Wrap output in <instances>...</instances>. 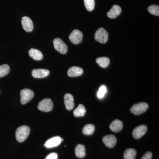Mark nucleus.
<instances>
[{
	"mask_svg": "<svg viewBox=\"0 0 159 159\" xmlns=\"http://www.w3.org/2000/svg\"><path fill=\"white\" fill-rule=\"evenodd\" d=\"M54 104L51 99H44L39 103L38 108L40 111L44 112H49L52 110Z\"/></svg>",
	"mask_w": 159,
	"mask_h": 159,
	"instance_id": "39448f33",
	"label": "nucleus"
},
{
	"mask_svg": "<svg viewBox=\"0 0 159 159\" xmlns=\"http://www.w3.org/2000/svg\"><path fill=\"white\" fill-rule=\"evenodd\" d=\"M22 25L23 29L27 32H31L33 29V24L30 18L28 16H24L22 18Z\"/></svg>",
	"mask_w": 159,
	"mask_h": 159,
	"instance_id": "f8f14e48",
	"label": "nucleus"
},
{
	"mask_svg": "<svg viewBox=\"0 0 159 159\" xmlns=\"http://www.w3.org/2000/svg\"><path fill=\"white\" fill-rule=\"evenodd\" d=\"M122 11L121 7L118 5H114L111 9L107 13V16L111 19L115 18L117 17Z\"/></svg>",
	"mask_w": 159,
	"mask_h": 159,
	"instance_id": "4468645a",
	"label": "nucleus"
},
{
	"mask_svg": "<svg viewBox=\"0 0 159 159\" xmlns=\"http://www.w3.org/2000/svg\"><path fill=\"white\" fill-rule=\"evenodd\" d=\"M57 154L56 152H52L47 156L45 159H57Z\"/></svg>",
	"mask_w": 159,
	"mask_h": 159,
	"instance_id": "bb28decb",
	"label": "nucleus"
},
{
	"mask_svg": "<svg viewBox=\"0 0 159 159\" xmlns=\"http://www.w3.org/2000/svg\"><path fill=\"white\" fill-rule=\"evenodd\" d=\"M64 102L66 108L68 110H71L74 108V98L71 94L67 93L65 95Z\"/></svg>",
	"mask_w": 159,
	"mask_h": 159,
	"instance_id": "ddd939ff",
	"label": "nucleus"
},
{
	"mask_svg": "<svg viewBox=\"0 0 159 159\" xmlns=\"http://www.w3.org/2000/svg\"><path fill=\"white\" fill-rule=\"evenodd\" d=\"M95 39L101 43H105L108 41V32L103 28H99L95 33Z\"/></svg>",
	"mask_w": 159,
	"mask_h": 159,
	"instance_id": "f03ea898",
	"label": "nucleus"
},
{
	"mask_svg": "<svg viewBox=\"0 0 159 159\" xmlns=\"http://www.w3.org/2000/svg\"><path fill=\"white\" fill-rule=\"evenodd\" d=\"M83 35L81 31L79 30L75 29L72 31L69 36V39L72 43L78 44L82 42Z\"/></svg>",
	"mask_w": 159,
	"mask_h": 159,
	"instance_id": "0eeeda50",
	"label": "nucleus"
},
{
	"mask_svg": "<svg viewBox=\"0 0 159 159\" xmlns=\"http://www.w3.org/2000/svg\"><path fill=\"white\" fill-rule=\"evenodd\" d=\"M29 56L35 60H41L43 57L42 53L37 49L31 48L29 51Z\"/></svg>",
	"mask_w": 159,
	"mask_h": 159,
	"instance_id": "f3484780",
	"label": "nucleus"
},
{
	"mask_svg": "<svg viewBox=\"0 0 159 159\" xmlns=\"http://www.w3.org/2000/svg\"><path fill=\"white\" fill-rule=\"evenodd\" d=\"M95 131V126L93 124H89L85 125L83 129V133L85 135H90L93 133Z\"/></svg>",
	"mask_w": 159,
	"mask_h": 159,
	"instance_id": "4be33fe9",
	"label": "nucleus"
},
{
	"mask_svg": "<svg viewBox=\"0 0 159 159\" xmlns=\"http://www.w3.org/2000/svg\"><path fill=\"white\" fill-rule=\"evenodd\" d=\"M107 90L106 87L105 85H102L99 88V91L97 93V97L99 99H101L103 98L105 96V94L106 93Z\"/></svg>",
	"mask_w": 159,
	"mask_h": 159,
	"instance_id": "a878e982",
	"label": "nucleus"
},
{
	"mask_svg": "<svg viewBox=\"0 0 159 159\" xmlns=\"http://www.w3.org/2000/svg\"><path fill=\"white\" fill-rule=\"evenodd\" d=\"M96 62L101 67L106 68L109 65L110 59L107 57H99L96 59Z\"/></svg>",
	"mask_w": 159,
	"mask_h": 159,
	"instance_id": "412c9836",
	"label": "nucleus"
},
{
	"mask_svg": "<svg viewBox=\"0 0 159 159\" xmlns=\"http://www.w3.org/2000/svg\"><path fill=\"white\" fill-rule=\"evenodd\" d=\"M148 12L154 15L159 16V6L158 5H152L149 6L148 8Z\"/></svg>",
	"mask_w": 159,
	"mask_h": 159,
	"instance_id": "393cba45",
	"label": "nucleus"
},
{
	"mask_svg": "<svg viewBox=\"0 0 159 159\" xmlns=\"http://www.w3.org/2000/svg\"><path fill=\"white\" fill-rule=\"evenodd\" d=\"M147 130V126L146 125H139L134 129L132 135L135 139H139L146 133Z\"/></svg>",
	"mask_w": 159,
	"mask_h": 159,
	"instance_id": "6e6552de",
	"label": "nucleus"
},
{
	"mask_svg": "<svg viewBox=\"0 0 159 159\" xmlns=\"http://www.w3.org/2000/svg\"><path fill=\"white\" fill-rule=\"evenodd\" d=\"M137 151L134 148H128L124 152V159H135L136 157Z\"/></svg>",
	"mask_w": 159,
	"mask_h": 159,
	"instance_id": "6ab92c4d",
	"label": "nucleus"
},
{
	"mask_svg": "<svg viewBox=\"0 0 159 159\" xmlns=\"http://www.w3.org/2000/svg\"><path fill=\"white\" fill-rule=\"evenodd\" d=\"M103 143L110 148H113L117 143V139L113 135L109 134L102 138Z\"/></svg>",
	"mask_w": 159,
	"mask_h": 159,
	"instance_id": "9d476101",
	"label": "nucleus"
},
{
	"mask_svg": "<svg viewBox=\"0 0 159 159\" xmlns=\"http://www.w3.org/2000/svg\"><path fill=\"white\" fill-rule=\"evenodd\" d=\"M86 112V110L83 104H80L74 111V115L75 117L84 116Z\"/></svg>",
	"mask_w": 159,
	"mask_h": 159,
	"instance_id": "aec40b11",
	"label": "nucleus"
},
{
	"mask_svg": "<svg viewBox=\"0 0 159 159\" xmlns=\"http://www.w3.org/2000/svg\"><path fill=\"white\" fill-rule=\"evenodd\" d=\"M75 152L76 156L80 158L84 157L86 155L85 148L84 145L78 144L75 148Z\"/></svg>",
	"mask_w": 159,
	"mask_h": 159,
	"instance_id": "a211bd4d",
	"label": "nucleus"
},
{
	"mask_svg": "<svg viewBox=\"0 0 159 159\" xmlns=\"http://www.w3.org/2000/svg\"><path fill=\"white\" fill-rule=\"evenodd\" d=\"M148 107V104L146 102H139L130 108V111L134 115H141L146 111Z\"/></svg>",
	"mask_w": 159,
	"mask_h": 159,
	"instance_id": "423d86ee",
	"label": "nucleus"
},
{
	"mask_svg": "<svg viewBox=\"0 0 159 159\" xmlns=\"http://www.w3.org/2000/svg\"><path fill=\"white\" fill-rule=\"evenodd\" d=\"M50 74L49 70L46 69H34L32 71V75L36 78H42L48 77Z\"/></svg>",
	"mask_w": 159,
	"mask_h": 159,
	"instance_id": "9b49d317",
	"label": "nucleus"
},
{
	"mask_svg": "<svg viewBox=\"0 0 159 159\" xmlns=\"http://www.w3.org/2000/svg\"><path fill=\"white\" fill-rule=\"evenodd\" d=\"M63 141V139L60 137L56 136L51 138L46 142L44 146L48 148H53L57 147L61 144V142Z\"/></svg>",
	"mask_w": 159,
	"mask_h": 159,
	"instance_id": "1a4fd4ad",
	"label": "nucleus"
},
{
	"mask_svg": "<svg viewBox=\"0 0 159 159\" xmlns=\"http://www.w3.org/2000/svg\"><path fill=\"white\" fill-rule=\"evenodd\" d=\"M83 74V70L81 68L77 66L71 67L67 72L69 77H75L80 76Z\"/></svg>",
	"mask_w": 159,
	"mask_h": 159,
	"instance_id": "2eb2a0df",
	"label": "nucleus"
},
{
	"mask_svg": "<svg viewBox=\"0 0 159 159\" xmlns=\"http://www.w3.org/2000/svg\"><path fill=\"white\" fill-rule=\"evenodd\" d=\"M54 49L61 54H65L68 51L67 45L61 39L56 38L53 40Z\"/></svg>",
	"mask_w": 159,
	"mask_h": 159,
	"instance_id": "7ed1b4c3",
	"label": "nucleus"
},
{
	"mask_svg": "<svg viewBox=\"0 0 159 159\" xmlns=\"http://www.w3.org/2000/svg\"><path fill=\"white\" fill-rule=\"evenodd\" d=\"M152 153L150 152H147L143 156L141 159H151L152 157Z\"/></svg>",
	"mask_w": 159,
	"mask_h": 159,
	"instance_id": "cd10ccee",
	"label": "nucleus"
},
{
	"mask_svg": "<svg viewBox=\"0 0 159 159\" xmlns=\"http://www.w3.org/2000/svg\"><path fill=\"white\" fill-rule=\"evenodd\" d=\"M20 102L21 104H25L29 102L34 96L33 91L29 89H25L20 92Z\"/></svg>",
	"mask_w": 159,
	"mask_h": 159,
	"instance_id": "20e7f679",
	"label": "nucleus"
},
{
	"mask_svg": "<svg viewBox=\"0 0 159 159\" xmlns=\"http://www.w3.org/2000/svg\"><path fill=\"white\" fill-rule=\"evenodd\" d=\"M30 129L27 125H22L17 129L16 132V140L19 142H24L29 136Z\"/></svg>",
	"mask_w": 159,
	"mask_h": 159,
	"instance_id": "f257e3e1",
	"label": "nucleus"
},
{
	"mask_svg": "<svg viewBox=\"0 0 159 159\" xmlns=\"http://www.w3.org/2000/svg\"><path fill=\"white\" fill-rule=\"evenodd\" d=\"M10 71V67L7 64H3L0 65V78L4 77L9 74Z\"/></svg>",
	"mask_w": 159,
	"mask_h": 159,
	"instance_id": "5701e85b",
	"label": "nucleus"
},
{
	"mask_svg": "<svg viewBox=\"0 0 159 159\" xmlns=\"http://www.w3.org/2000/svg\"><path fill=\"white\" fill-rule=\"evenodd\" d=\"M84 6L87 10L92 11L95 8V0H84Z\"/></svg>",
	"mask_w": 159,
	"mask_h": 159,
	"instance_id": "b1692460",
	"label": "nucleus"
},
{
	"mask_svg": "<svg viewBox=\"0 0 159 159\" xmlns=\"http://www.w3.org/2000/svg\"><path fill=\"white\" fill-rule=\"evenodd\" d=\"M123 128V123L119 119L114 120L110 125V128L114 132H119Z\"/></svg>",
	"mask_w": 159,
	"mask_h": 159,
	"instance_id": "dca6fc26",
	"label": "nucleus"
}]
</instances>
